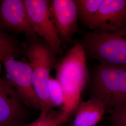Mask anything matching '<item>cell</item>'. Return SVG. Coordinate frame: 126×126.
Here are the masks:
<instances>
[{
  "label": "cell",
  "instance_id": "cell-6",
  "mask_svg": "<svg viewBox=\"0 0 126 126\" xmlns=\"http://www.w3.org/2000/svg\"><path fill=\"white\" fill-rule=\"evenodd\" d=\"M2 62L9 82L24 104L42 111V104L34 88L30 63L14 58L5 59Z\"/></svg>",
  "mask_w": 126,
  "mask_h": 126
},
{
  "label": "cell",
  "instance_id": "cell-4",
  "mask_svg": "<svg viewBox=\"0 0 126 126\" xmlns=\"http://www.w3.org/2000/svg\"><path fill=\"white\" fill-rule=\"evenodd\" d=\"M25 50L32 69L34 88L42 104V111L52 109L48 83L50 72L57 65L56 53L47 44L37 41L26 45Z\"/></svg>",
  "mask_w": 126,
  "mask_h": 126
},
{
  "label": "cell",
  "instance_id": "cell-16",
  "mask_svg": "<svg viewBox=\"0 0 126 126\" xmlns=\"http://www.w3.org/2000/svg\"><path fill=\"white\" fill-rule=\"evenodd\" d=\"M112 123L113 126H126V104L113 109Z\"/></svg>",
  "mask_w": 126,
  "mask_h": 126
},
{
  "label": "cell",
  "instance_id": "cell-12",
  "mask_svg": "<svg viewBox=\"0 0 126 126\" xmlns=\"http://www.w3.org/2000/svg\"><path fill=\"white\" fill-rule=\"evenodd\" d=\"M69 115L62 109L59 111L52 109L43 110L36 120L22 126H59L66 121Z\"/></svg>",
  "mask_w": 126,
  "mask_h": 126
},
{
  "label": "cell",
  "instance_id": "cell-17",
  "mask_svg": "<svg viewBox=\"0 0 126 126\" xmlns=\"http://www.w3.org/2000/svg\"><path fill=\"white\" fill-rule=\"evenodd\" d=\"M0 62H2V59H1V58L0 57ZM1 80V79L0 78V81Z\"/></svg>",
  "mask_w": 126,
  "mask_h": 126
},
{
  "label": "cell",
  "instance_id": "cell-15",
  "mask_svg": "<svg viewBox=\"0 0 126 126\" xmlns=\"http://www.w3.org/2000/svg\"><path fill=\"white\" fill-rule=\"evenodd\" d=\"M48 90L53 107L62 108L64 103V93L61 86L56 79L50 77L48 83Z\"/></svg>",
  "mask_w": 126,
  "mask_h": 126
},
{
  "label": "cell",
  "instance_id": "cell-5",
  "mask_svg": "<svg viewBox=\"0 0 126 126\" xmlns=\"http://www.w3.org/2000/svg\"><path fill=\"white\" fill-rule=\"evenodd\" d=\"M32 29L36 35L45 39L55 53L62 51L61 40L47 0H24Z\"/></svg>",
  "mask_w": 126,
  "mask_h": 126
},
{
  "label": "cell",
  "instance_id": "cell-2",
  "mask_svg": "<svg viewBox=\"0 0 126 126\" xmlns=\"http://www.w3.org/2000/svg\"><path fill=\"white\" fill-rule=\"evenodd\" d=\"M82 45L86 55L100 64L126 68V27L115 32L93 31Z\"/></svg>",
  "mask_w": 126,
  "mask_h": 126
},
{
  "label": "cell",
  "instance_id": "cell-9",
  "mask_svg": "<svg viewBox=\"0 0 126 126\" xmlns=\"http://www.w3.org/2000/svg\"><path fill=\"white\" fill-rule=\"evenodd\" d=\"M50 9L60 40H71L79 19L76 0H50Z\"/></svg>",
  "mask_w": 126,
  "mask_h": 126
},
{
  "label": "cell",
  "instance_id": "cell-3",
  "mask_svg": "<svg viewBox=\"0 0 126 126\" xmlns=\"http://www.w3.org/2000/svg\"><path fill=\"white\" fill-rule=\"evenodd\" d=\"M92 94L106 109L126 104V68L99 64L94 72Z\"/></svg>",
  "mask_w": 126,
  "mask_h": 126
},
{
  "label": "cell",
  "instance_id": "cell-10",
  "mask_svg": "<svg viewBox=\"0 0 126 126\" xmlns=\"http://www.w3.org/2000/svg\"><path fill=\"white\" fill-rule=\"evenodd\" d=\"M0 19L6 27L36 38L24 0H3L0 5Z\"/></svg>",
  "mask_w": 126,
  "mask_h": 126
},
{
  "label": "cell",
  "instance_id": "cell-13",
  "mask_svg": "<svg viewBox=\"0 0 126 126\" xmlns=\"http://www.w3.org/2000/svg\"><path fill=\"white\" fill-rule=\"evenodd\" d=\"M79 18L89 25L98 12L103 0H76Z\"/></svg>",
  "mask_w": 126,
  "mask_h": 126
},
{
  "label": "cell",
  "instance_id": "cell-1",
  "mask_svg": "<svg viewBox=\"0 0 126 126\" xmlns=\"http://www.w3.org/2000/svg\"><path fill=\"white\" fill-rule=\"evenodd\" d=\"M86 56L82 44L77 43L56 66V79L64 96L61 109L69 115L80 103L81 94L88 81Z\"/></svg>",
  "mask_w": 126,
  "mask_h": 126
},
{
  "label": "cell",
  "instance_id": "cell-7",
  "mask_svg": "<svg viewBox=\"0 0 126 126\" xmlns=\"http://www.w3.org/2000/svg\"><path fill=\"white\" fill-rule=\"evenodd\" d=\"M87 27L107 32H117L126 27V0H103Z\"/></svg>",
  "mask_w": 126,
  "mask_h": 126
},
{
  "label": "cell",
  "instance_id": "cell-8",
  "mask_svg": "<svg viewBox=\"0 0 126 126\" xmlns=\"http://www.w3.org/2000/svg\"><path fill=\"white\" fill-rule=\"evenodd\" d=\"M23 101L9 81H0V126H22Z\"/></svg>",
  "mask_w": 126,
  "mask_h": 126
},
{
  "label": "cell",
  "instance_id": "cell-14",
  "mask_svg": "<svg viewBox=\"0 0 126 126\" xmlns=\"http://www.w3.org/2000/svg\"><path fill=\"white\" fill-rule=\"evenodd\" d=\"M19 53L18 45L15 40L0 29V57L2 62L5 59H15Z\"/></svg>",
  "mask_w": 126,
  "mask_h": 126
},
{
  "label": "cell",
  "instance_id": "cell-11",
  "mask_svg": "<svg viewBox=\"0 0 126 126\" xmlns=\"http://www.w3.org/2000/svg\"><path fill=\"white\" fill-rule=\"evenodd\" d=\"M106 108L99 100L92 98L79 103L77 108L73 126H95L101 120Z\"/></svg>",
  "mask_w": 126,
  "mask_h": 126
}]
</instances>
